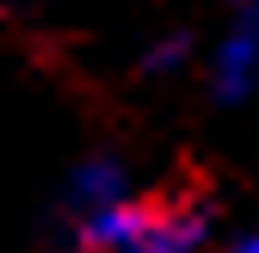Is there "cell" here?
I'll return each instance as SVG.
<instances>
[{
  "instance_id": "6da1fadb",
  "label": "cell",
  "mask_w": 259,
  "mask_h": 253,
  "mask_svg": "<svg viewBox=\"0 0 259 253\" xmlns=\"http://www.w3.org/2000/svg\"><path fill=\"white\" fill-rule=\"evenodd\" d=\"M210 210L191 198H117L93 216H74L80 253H204Z\"/></svg>"
},
{
  "instance_id": "7a4b0ae2",
  "label": "cell",
  "mask_w": 259,
  "mask_h": 253,
  "mask_svg": "<svg viewBox=\"0 0 259 253\" xmlns=\"http://www.w3.org/2000/svg\"><path fill=\"white\" fill-rule=\"evenodd\" d=\"M204 74H210V99L216 105H241L259 93V19L241 13L204 56Z\"/></svg>"
},
{
  "instance_id": "3957f363",
  "label": "cell",
  "mask_w": 259,
  "mask_h": 253,
  "mask_svg": "<svg viewBox=\"0 0 259 253\" xmlns=\"http://www.w3.org/2000/svg\"><path fill=\"white\" fill-rule=\"evenodd\" d=\"M117 198H130V173H123V161L93 154V161L74 167V179H68V216H93V210H105V204H117Z\"/></svg>"
},
{
  "instance_id": "277c9868",
  "label": "cell",
  "mask_w": 259,
  "mask_h": 253,
  "mask_svg": "<svg viewBox=\"0 0 259 253\" xmlns=\"http://www.w3.org/2000/svg\"><path fill=\"white\" fill-rule=\"evenodd\" d=\"M185 62H191V37L173 31V37H160V44L142 56V68H148V74H173V68H185Z\"/></svg>"
},
{
  "instance_id": "5b68a950",
  "label": "cell",
  "mask_w": 259,
  "mask_h": 253,
  "mask_svg": "<svg viewBox=\"0 0 259 253\" xmlns=\"http://www.w3.org/2000/svg\"><path fill=\"white\" fill-rule=\"evenodd\" d=\"M216 253H259V229H253V235H235L229 247H216Z\"/></svg>"
},
{
  "instance_id": "8992f818",
  "label": "cell",
  "mask_w": 259,
  "mask_h": 253,
  "mask_svg": "<svg viewBox=\"0 0 259 253\" xmlns=\"http://www.w3.org/2000/svg\"><path fill=\"white\" fill-rule=\"evenodd\" d=\"M235 7H247V13H259V0H235Z\"/></svg>"
}]
</instances>
